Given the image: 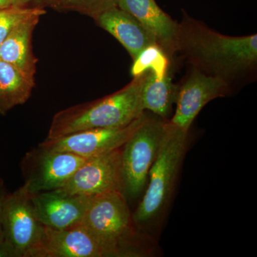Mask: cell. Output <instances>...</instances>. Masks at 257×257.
Listing matches in <instances>:
<instances>
[{
  "label": "cell",
  "instance_id": "14",
  "mask_svg": "<svg viewBox=\"0 0 257 257\" xmlns=\"http://www.w3.org/2000/svg\"><path fill=\"white\" fill-rule=\"evenodd\" d=\"M94 21L121 44L133 60L144 49L157 44L151 34L136 19L118 7L99 15Z\"/></svg>",
  "mask_w": 257,
  "mask_h": 257
},
{
  "label": "cell",
  "instance_id": "4",
  "mask_svg": "<svg viewBox=\"0 0 257 257\" xmlns=\"http://www.w3.org/2000/svg\"><path fill=\"white\" fill-rule=\"evenodd\" d=\"M133 221L124 194L114 191L94 196L79 224L100 240L110 257L128 256L138 253L132 244Z\"/></svg>",
  "mask_w": 257,
  "mask_h": 257
},
{
  "label": "cell",
  "instance_id": "7",
  "mask_svg": "<svg viewBox=\"0 0 257 257\" xmlns=\"http://www.w3.org/2000/svg\"><path fill=\"white\" fill-rule=\"evenodd\" d=\"M87 159L39 146L24 158L25 185L32 194L60 189Z\"/></svg>",
  "mask_w": 257,
  "mask_h": 257
},
{
  "label": "cell",
  "instance_id": "20",
  "mask_svg": "<svg viewBox=\"0 0 257 257\" xmlns=\"http://www.w3.org/2000/svg\"><path fill=\"white\" fill-rule=\"evenodd\" d=\"M46 11L42 8L10 6L0 10V45L20 24L35 15H43Z\"/></svg>",
  "mask_w": 257,
  "mask_h": 257
},
{
  "label": "cell",
  "instance_id": "15",
  "mask_svg": "<svg viewBox=\"0 0 257 257\" xmlns=\"http://www.w3.org/2000/svg\"><path fill=\"white\" fill-rule=\"evenodd\" d=\"M42 16L35 15L20 24L0 45V60L12 64L32 78H35L37 62L32 52V33Z\"/></svg>",
  "mask_w": 257,
  "mask_h": 257
},
{
  "label": "cell",
  "instance_id": "8",
  "mask_svg": "<svg viewBox=\"0 0 257 257\" xmlns=\"http://www.w3.org/2000/svg\"><path fill=\"white\" fill-rule=\"evenodd\" d=\"M121 167V149L89 157L63 187L56 190L64 194L85 196L114 191L122 192Z\"/></svg>",
  "mask_w": 257,
  "mask_h": 257
},
{
  "label": "cell",
  "instance_id": "11",
  "mask_svg": "<svg viewBox=\"0 0 257 257\" xmlns=\"http://www.w3.org/2000/svg\"><path fill=\"white\" fill-rule=\"evenodd\" d=\"M37 257H110L100 240L82 224L64 229L44 226Z\"/></svg>",
  "mask_w": 257,
  "mask_h": 257
},
{
  "label": "cell",
  "instance_id": "6",
  "mask_svg": "<svg viewBox=\"0 0 257 257\" xmlns=\"http://www.w3.org/2000/svg\"><path fill=\"white\" fill-rule=\"evenodd\" d=\"M1 221L5 239L14 248L19 257L37 256L44 226L38 220L32 194L25 184L3 199Z\"/></svg>",
  "mask_w": 257,
  "mask_h": 257
},
{
  "label": "cell",
  "instance_id": "17",
  "mask_svg": "<svg viewBox=\"0 0 257 257\" xmlns=\"http://www.w3.org/2000/svg\"><path fill=\"white\" fill-rule=\"evenodd\" d=\"M177 89L169 74L160 80L148 71L142 93L144 110L151 111L162 119L170 117L172 105L177 98Z\"/></svg>",
  "mask_w": 257,
  "mask_h": 257
},
{
  "label": "cell",
  "instance_id": "26",
  "mask_svg": "<svg viewBox=\"0 0 257 257\" xmlns=\"http://www.w3.org/2000/svg\"><path fill=\"white\" fill-rule=\"evenodd\" d=\"M4 199V198H3ZM3 199L0 200V239H3V228H2V221H1V210H2V204H3Z\"/></svg>",
  "mask_w": 257,
  "mask_h": 257
},
{
  "label": "cell",
  "instance_id": "1",
  "mask_svg": "<svg viewBox=\"0 0 257 257\" xmlns=\"http://www.w3.org/2000/svg\"><path fill=\"white\" fill-rule=\"evenodd\" d=\"M177 52L193 68L231 86L256 70L257 35L226 36L184 14L178 23Z\"/></svg>",
  "mask_w": 257,
  "mask_h": 257
},
{
  "label": "cell",
  "instance_id": "5",
  "mask_svg": "<svg viewBox=\"0 0 257 257\" xmlns=\"http://www.w3.org/2000/svg\"><path fill=\"white\" fill-rule=\"evenodd\" d=\"M167 121L147 116L121 150L123 194L138 197L145 187L167 130Z\"/></svg>",
  "mask_w": 257,
  "mask_h": 257
},
{
  "label": "cell",
  "instance_id": "21",
  "mask_svg": "<svg viewBox=\"0 0 257 257\" xmlns=\"http://www.w3.org/2000/svg\"><path fill=\"white\" fill-rule=\"evenodd\" d=\"M0 257H19L14 248L5 238L0 239Z\"/></svg>",
  "mask_w": 257,
  "mask_h": 257
},
{
  "label": "cell",
  "instance_id": "13",
  "mask_svg": "<svg viewBox=\"0 0 257 257\" xmlns=\"http://www.w3.org/2000/svg\"><path fill=\"white\" fill-rule=\"evenodd\" d=\"M117 7L136 19L172 58L176 53L178 23L161 9L155 0H118Z\"/></svg>",
  "mask_w": 257,
  "mask_h": 257
},
{
  "label": "cell",
  "instance_id": "3",
  "mask_svg": "<svg viewBox=\"0 0 257 257\" xmlns=\"http://www.w3.org/2000/svg\"><path fill=\"white\" fill-rule=\"evenodd\" d=\"M187 133L167 121L165 138L149 173L148 187L133 216L134 222H149L165 209L185 152Z\"/></svg>",
  "mask_w": 257,
  "mask_h": 257
},
{
  "label": "cell",
  "instance_id": "22",
  "mask_svg": "<svg viewBox=\"0 0 257 257\" xmlns=\"http://www.w3.org/2000/svg\"><path fill=\"white\" fill-rule=\"evenodd\" d=\"M57 0H32L35 7L43 8L45 6L51 7Z\"/></svg>",
  "mask_w": 257,
  "mask_h": 257
},
{
  "label": "cell",
  "instance_id": "16",
  "mask_svg": "<svg viewBox=\"0 0 257 257\" xmlns=\"http://www.w3.org/2000/svg\"><path fill=\"white\" fill-rule=\"evenodd\" d=\"M35 85V78L0 60V114L4 115L15 106L25 104Z\"/></svg>",
  "mask_w": 257,
  "mask_h": 257
},
{
  "label": "cell",
  "instance_id": "9",
  "mask_svg": "<svg viewBox=\"0 0 257 257\" xmlns=\"http://www.w3.org/2000/svg\"><path fill=\"white\" fill-rule=\"evenodd\" d=\"M145 112L138 119L119 127L92 128L62 138L46 140L39 146L75 154L89 158L121 149L145 119Z\"/></svg>",
  "mask_w": 257,
  "mask_h": 257
},
{
  "label": "cell",
  "instance_id": "25",
  "mask_svg": "<svg viewBox=\"0 0 257 257\" xmlns=\"http://www.w3.org/2000/svg\"><path fill=\"white\" fill-rule=\"evenodd\" d=\"M12 6L9 0H0V10Z\"/></svg>",
  "mask_w": 257,
  "mask_h": 257
},
{
  "label": "cell",
  "instance_id": "24",
  "mask_svg": "<svg viewBox=\"0 0 257 257\" xmlns=\"http://www.w3.org/2000/svg\"><path fill=\"white\" fill-rule=\"evenodd\" d=\"M6 194L4 182H3V179H2L1 176H0V200H2L6 196Z\"/></svg>",
  "mask_w": 257,
  "mask_h": 257
},
{
  "label": "cell",
  "instance_id": "2",
  "mask_svg": "<svg viewBox=\"0 0 257 257\" xmlns=\"http://www.w3.org/2000/svg\"><path fill=\"white\" fill-rule=\"evenodd\" d=\"M148 71L126 87L102 99L78 104L54 116L47 140L62 138L84 130L125 126L145 113L142 100Z\"/></svg>",
  "mask_w": 257,
  "mask_h": 257
},
{
  "label": "cell",
  "instance_id": "10",
  "mask_svg": "<svg viewBox=\"0 0 257 257\" xmlns=\"http://www.w3.org/2000/svg\"><path fill=\"white\" fill-rule=\"evenodd\" d=\"M231 86L224 79L212 77L193 68L177 89L175 114L170 122L188 132L191 125L207 103L227 95Z\"/></svg>",
  "mask_w": 257,
  "mask_h": 257
},
{
  "label": "cell",
  "instance_id": "18",
  "mask_svg": "<svg viewBox=\"0 0 257 257\" xmlns=\"http://www.w3.org/2000/svg\"><path fill=\"white\" fill-rule=\"evenodd\" d=\"M170 58L157 44L144 49L140 55L133 60L131 74L138 77L150 71L157 79H163L169 74Z\"/></svg>",
  "mask_w": 257,
  "mask_h": 257
},
{
  "label": "cell",
  "instance_id": "23",
  "mask_svg": "<svg viewBox=\"0 0 257 257\" xmlns=\"http://www.w3.org/2000/svg\"><path fill=\"white\" fill-rule=\"evenodd\" d=\"M12 6L25 7L29 3H31L32 0H9Z\"/></svg>",
  "mask_w": 257,
  "mask_h": 257
},
{
  "label": "cell",
  "instance_id": "19",
  "mask_svg": "<svg viewBox=\"0 0 257 257\" xmlns=\"http://www.w3.org/2000/svg\"><path fill=\"white\" fill-rule=\"evenodd\" d=\"M117 5L118 0H57L50 8L57 11L77 12L94 20Z\"/></svg>",
  "mask_w": 257,
  "mask_h": 257
},
{
  "label": "cell",
  "instance_id": "12",
  "mask_svg": "<svg viewBox=\"0 0 257 257\" xmlns=\"http://www.w3.org/2000/svg\"><path fill=\"white\" fill-rule=\"evenodd\" d=\"M93 197L52 190L32 194V200L43 226L64 229L81 222Z\"/></svg>",
  "mask_w": 257,
  "mask_h": 257
}]
</instances>
